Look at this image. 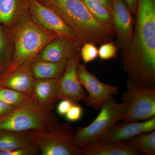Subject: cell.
<instances>
[{
  "instance_id": "obj_11",
  "label": "cell",
  "mask_w": 155,
  "mask_h": 155,
  "mask_svg": "<svg viewBox=\"0 0 155 155\" xmlns=\"http://www.w3.org/2000/svg\"><path fill=\"white\" fill-rule=\"evenodd\" d=\"M111 1L114 30L123 54L130 48L133 38V14L123 0Z\"/></svg>"
},
{
  "instance_id": "obj_31",
  "label": "cell",
  "mask_w": 155,
  "mask_h": 155,
  "mask_svg": "<svg viewBox=\"0 0 155 155\" xmlns=\"http://www.w3.org/2000/svg\"><path fill=\"white\" fill-rule=\"evenodd\" d=\"M105 7L112 13V4L111 0H96Z\"/></svg>"
},
{
  "instance_id": "obj_29",
  "label": "cell",
  "mask_w": 155,
  "mask_h": 155,
  "mask_svg": "<svg viewBox=\"0 0 155 155\" xmlns=\"http://www.w3.org/2000/svg\"><path fill=\"white\" fill-rule=\"evenodd\" d=\"M14 108L0 99V118L8 114Z\"/></svg>"
},
{
  "instance_id": "obj_34",
  "label": "cell",
  "mask_w": 155,
  "mask_h": 155,
  "mask_svg": "<svg viewBox=\"0 0 155 155\" xmlns=\"http://www.w3.org/2000/svg\"><path fill=\"white\" fill-rule=\"evenodd\" d=\"M2 73V72H0V75H1V73Z\"/></svg>"
},
{
  "instance_id": "obj_30",
  "label": "cell",
  "mask_w": 155,
  "mask_h": 155,
  "mask_svg": "<svg viewBox=\"0 0 155 155\" xmlns=\"http://www.w3.org/2000/svg\"><path fill=\"white\" fill-rule=\"evenodd\" d=\"M133 15H135L137 8V0H123Z\"/></svg>"
},
{
  "instance_id": "obj_33",
  "label": "cell",
  "mask_w": 155,
  "mask_h": 155,
  "mask_svg": "<svg viewBox=\"0 0 155 155\" xmlns=\"http://www.w3.org/2000/svg\"><path fill=\"white\" fill-rule=\"evenodd\" d=\"M38 1L39 2H41L42 3L45 0H38Z\"/></svg>"
},
{
  "instance_id": "obj_25",
  "label": "cell",
  "mask_w": 155,
  "mask_h": 155,
  "mask_svg": "<svg viewBox=\"0 0 155 155\" xmlns=\"http://www.w3.org/2000/svg\"><path fill=\"white\" fill-rule=\"evenodd\" d=\"M117 53V46L111 42L103 44L98 49V57L104 61L116 58Z\"/></svg>"
},
{
  "instance_id": "obj_12",
  "label": "cell",
  "mask_w": 155,
  "mask_h": 155,
  "mask_svg": "<svg viewBox=\"0 0 155 155\" xmlns=\"http://www.w3.org/2000/svg\"><path fill=\"white\" fill-rule=\"evenodd\" d=\"M124 122L116 123L107 133L95 142L108 143L127 141L138 134L155 130V117L143 122Z\"/></svg>"
},
{
  "instance_id": "obj_24",
  "label": "cell",
  "mask_w": 155,
  "mask_h": 155,
  "mask_svg": "<svg viewBox=\"0 0 155 155\" xmlns=\"http://www.w3.org/2000/svg\"><path fill=\"white\" fill-rule=\"evenodd\" d=\"M80 56L85 64L92 62L98 57V49L95 45L85 43L80 49Z\"/></svg>"
},
{
  "instance_id": "obj_28",
  "label": "cell",
  "mask_w": 155,
  "mask_h": 155,
  "mask_svg": "<svg viewBox=\"0 0 155 155\" xmlns=\"http://www.w3.org/2000/svg\"><path fill=\"white\" fill-rule=\"evenodd\" d=\"M73 104H74L68 100H61L57 106L58 114L61 116H65Z\"/></svg>"
},
{
  "instance_id": "obj_19",
  "label": "cell",
  "mask_w": 155,
  "mask_h": 155,
  "mask_svg": "<svg viewBox=\"0 0 155 155\" xmlns=\"http://www.w3.org/2000/svg\"><path fill=\"white\" fill-rule=\"evenodd\" d=\"M32 143L28 131L0 130V152L13 150Z\"/></svg>"
},
{
  "instance_id": "obj_8",
  "label": "cell",
  "mask_w": 155,
  "mask_h": 155,
  "mask_svg": "<svg viewBox=\"0 0 155 155\" xmlns=\"http://www.w3.org/2000/svg\"><path fill=\"white\" fill-rule=\"evenodd\" d=\"M28 14L31 19L42 28L59 36L79 41L73 31L55 11L38 0H30Z\"/></svg>"
},
{
  "instance_id": "obj_15",
  "label": "cell",
  "mask_w": 155,
  "mask_h": 155,
  "mask_svg": "<svg viewBox=\"0 0 155 155\" xmlns=\"http://www.w3.org/2000/svg\"><path fill=\"white\" fill-rule=\"evenodd\" d=\"M31 96L40 107L53 112L55 104L59 100L58 79H35Z\"/></svg>"
},
{
  "instance_id": "obj_7",
  "label": "cell",
  "mask_w": 155,
  "mask_h": 155,
  "mask_svg": "<svg viewBox=\"0 0 155 155\" xmlns=\"http://www.w3.org/2000/svg\"><path fill=\"white\" fill-rule=\"evenodd\" d=\"M122 103L127 109L122 120L125 122L145 121L155 117V89L128 79Z\"/></svg>"
},
{
  "instance_id": "obj_26",
  "label": "cell",
  "mask_w": 155,
  "mask_h": 155,
  "mask_svg": "<svg viewBox=\"0 0 155 155\" xmlns=\"http://www.w3.org/2000/svg\"><path fill=\"white\" fill-rule=\"evenodd\" d=\"M40 154L39 150L33 143L13 150L0 152V155H37Z\"/></svg>"
},
{
  "instance_id": "obj_21",
  "label": "cell",
  "mask_w": 155,
  "mask_h": 155,
  "mask_svg": "<svg viewBox=\"0 0 155 155\" xmlns=\"http://www.w3.org/2000/svg\"><path fill=\"white\" fill-rule=\"evenodd\" d=\"M12 54L13 45L9 30L0 24V64L4 71L11 64Z\"/></svg>"
},
{
  "instance_id": "obj_1",
  "label": "cell",
  "mask_w": 155,
  "mask_h": 155,
  "mask_svg": "<svg viewBox=\"0 0 155 155\" xmlns=\"http://www.w3.org/2000/svg\"><path fill=\"white\" fill-rule=\"evenodd\" d=\"M135 28L129 48L122 54L128 79L154 87L155 0H137Z\"/></svg>"
},
{
  "instance_id": "obj_6",
  "label": "cell",
  "mask_w": 155,
  "mask_h": 155,
  "mask_svg": "<svg viewBox=\"0 0 155 155\" xmlns=\"http://www.w3.org/2000/svg\"><path fill=\"white\" fill-rule=\"evenodd\" d=\"M58 122L53 112L46 110L31 97L0 118V130L28 131L48 127Z\"/></svg>"
},
{
  "instance_id": "obj_10",
  "label": "cell",
  "mask_w": 155,
  "mask_h": 155,
  "mask_svg": "<svg viewBox=\"0 0 155 155\" xmlns=\"http://www.w3.org/2000/svg\"><path fill=\"white\" fill-rule=\"evenodd\" d=\"M80 52L69 58L63 75L58 79V99L67 100L74 104L86 99L87 94L83 89L78 75L80 64Z\"/></svg>"
},
{
  "instance_id": "obj_13",
  "label": "cell",
  "mask_w": 155,
  "mask_h": 155,
  "mask_svg": "<svg viewBox=\"0 0 155 155\" xmlns=\"http://www.w3.org/2000/svg\"><path fill=\"white\" fill-rule=\"evenodd\" d=\"M83 45L78 41L58 36L50 41L35 59L53 62L68 60L73 55L80 52Z\"/></svg>"
},
{
  "instance_id": "obj_17",
  "label": "cell",
  "mask_w": 155,
  "mask_h": 155,
  "mask_svg": "<svg viewBox=\"0 0 155 155\" xmlns=\"http://www.w3.org/2000/svg\"><path fill=\"white\" fill-rule=\"evenodd\" d=\"M81 155H138L140 153L127 141L108 143L94 142L81 150Z\"/></svg>"
},
{
  "instance_id": "obj_2",
  "label": "cell",
  "mask_w": 155,
  "mask_h": 155,
  "mask_svg": "<svg viewBox=\"0 0 155 155\" xmlns=\"http://www.w3.org/2000/svg\"><path fill=\"white\" fill-rule=\"evenodd\" d=\"M43 4L55 11L84 44L102 45L110 42L114 28L100 21L81 0H45Z\"/></svg>"
},
{
  "instance_id": "obj_4",
  "label": "cell",
  "mask_w": 155,
  "mask_h": 155,
  "mask_svg": "<svg viewBox=\"0 0 155 155\" xmlns=\"http://www.w3.org/2000/svg\"><path fill=\"white\" fill-rule=\"evenodd\" d=\"M75 130L68 123L56 122L41 129L28 131L32 143L42 155H81L73 143Z\"/></svg>"
},
{
  "instance_id": "obj_14",
  "label": "cell",
  "mask_w": 155,
  "mask_h": 155,
  "mask_svg": "<svg viewBox=\"0 0 155 155\" xmlns=\"http://www.w3.org/2000/svg\"><path fill=\"white\" fill-rule=\"evenodd\" d=\"M33 61L26 62L11 73L2 72L0 87L11 89L31 96L35 80L31 71Z\"/></svg>"
},
{
  "instance_id": "obj_20",
  "label": "cell",
  "mask_w": 155,
  "mask_h": 155,
  "mask_svg": "<svg viewBox=\"0 0 155 155\" xmlns=\"http://www.w3.org/2000/svg\"><path fill=\"white\" fill-rule=\"evenodd\" d=\"M130 145L140 153L155 155V131L141 134L127 140Z\"/></svg>"
},
{
  "instance_id": "obj_32",
  "label": "cell",
  "mask_w": 155,
  "mask_h": 155,
  "mask_svg": "<svg viewBox=\"0 0 155 155\" xmlns=\"http://www.w3.org/2000/svg\"><path fill=\"white\" fill-rule=\"evenodd\" d=\"M4 71V69H3L2 67V65L0 64V72H2Z\"/></svg>"
},
{
  "instance_id": "obj_18",
  "label": "cell",
  "mask_w": 155,
  "mask_h": 155,
  "mask_svg": "<svg viewBox=\"0 0 155 155\" xmlns=\"http://www.w3.org/2000/svg\"><path fill=\"white\" fill-rule=\"evenodd\" d=\"M68 60L59 62L40 61L34 59L31 71L35 79H59L67 67Z\"/></svg>"
},
{
  "instance_id": "obj_3",
  "label": "cell",
  "mask_w": 155,
  "mask_h": 155,
  "mask_svg": "<svg viewBox=\"0 0 155 155\" xmlns=\"http://www.w3.org/2000/svg\"><path fill=\"white\" fill-rule=\"evenodd\" d=\"M13 45L11 64L2 72L9 73L32 61L47 45L59 36L34 22L28 13L12 29H8Z\"/></svg>"
},
{
  "instance_id": "obj_5",
  "label": "cell",
  "mask_w": 155,
  "mask_h": 155,
  "mask_svg": "<svg viewBox=\"0 0 155 155\" xmlns=\"http://www.w3.org/2000/svg\"><path fill=\"white\" fill-rule=\"evenodd\" d=\"M127 109L124 103L119 104L110 96L106 100L100 110L99 114L90 124L78 127L73 137V144L78 149L92 143L96 142L122 120Z\"/></svg>"
},
{
  "instance_id": "obj_16",
  "label": "cell",
  "mask_w": 155,
  "mask_h": 155,
  "mask_svg": "<svg viewBox=\"0 0 155 155\" xmlns=\"http://www.w3.org/2000/svg\"><path fill=\"white\" fill-rule=\"evenodd\" d=\"M30 0H0V24L12 29L28 13Z\"/></svg>"
},
{
  "instance_id": "obj_27",
  "label": "cell",
  "mask_w": 155,
  "mask_h": 155,
  "mask_svg": "<svg viewBox=\"0 0 155 155\" xmlns=\"http://www.w3.org/2000/svg\"><path fill=\"white\" fill-rule=\"evenodd\" d=\"M83 113V108L78 104H73L65 116L69 122H75L81 119Z\"/></svg>"
},
{
  "instance_id": "obj_22",
  "label": "cell",
  "mask_w": 155,
  "mask_h": 155,
  "mask_svg": "<svg viewBox=\"0 0 155 155\" xmlns=\"http://www.w3.org/2000/svg\"><path fill=\"white\" fill-rule=\"evenodd\" d=\"M90 12L97 19L114 28V19L112 12L96 0H81Z\"/></svg>"
},
{
  "instance_id": "obj_9",
  "label": "cell",
  "mask_w": 155,
  "mask_h": 155,
  "mask_svg": "<svg viewBox=\"0 0 155 155\" xmlns=\"http://www.w3.org/2000/svg\"><path fill=\"white\" fill-rule=\"evenodd\" d=\"M78 75L81 85L88 93L84 104L95 110H100L106 100L110 96L118 94V87L100 81L96 75L89 72L84 65L79 64Z\"/></svg>"
},
{
  "instance_id": "obj_23",
  "label": "cell",
  "mask_w": 155,
  "mask_h": 155,
  "mask_svg": "<svg viewBox=\"0 0 155 155\" xmlns=\"http://www.w3.org/2000/svg\"><path fill=\"white\" fill-rule=\"evenodd\" d=\"M31 98V96L24 93L7 87H0V99L13 107L22 105Z\"/></svg>"
}]
</instances>
